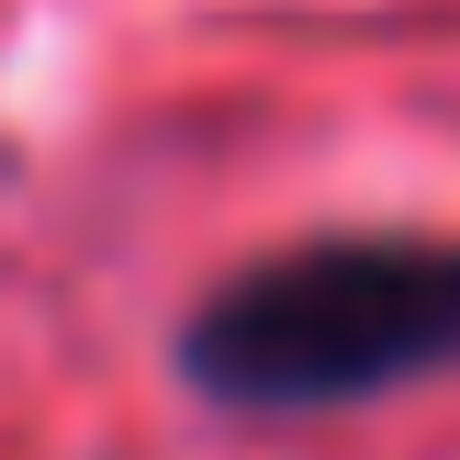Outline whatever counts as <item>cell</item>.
Wrapping results in <instances>:
<instances>
[{
	"instance_id": "cell-1",
	"label": "cell",
	"mask_w": 460,
	"mask_h": 460,
	"mask_svg": "<svg viewBox=\"0 0 460 460\" xmlns=\"http://www.w3.org/2000/svg\"><path fill=\"white\" fill-rule=\"evenodd\" d=\"M460 359V236H304L202 292L180 382L225 416H337Z\"/></svg>"
}]
</instances>
